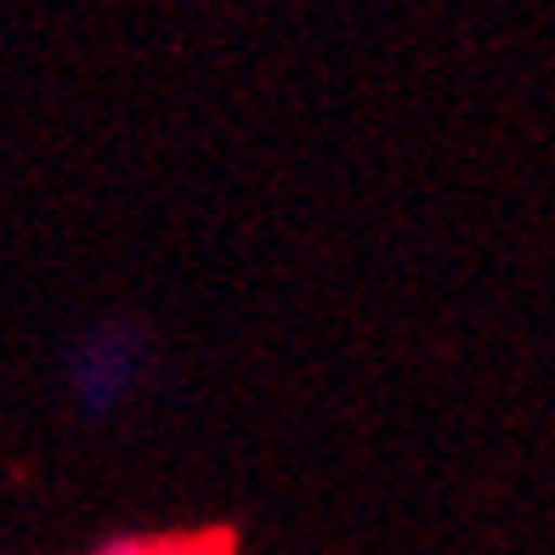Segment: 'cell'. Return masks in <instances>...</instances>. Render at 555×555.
I'll return each instance as SVG.
<instances>
[{
	"label": "cell",
	"mask_w": 555,
	"mask_h": 555,
	"mask_svg": "<svg viewBox=\"0 0 555 555\" xmlns=\"http://www.w3.org/2000/svg\"><path fill=\"white\" fill-rule=\"evenodd\" d=\"M142 351H147V335L137 330V323H103V330H86L80 340L68 346V358H63V380H68L74 409H80L86 420L114 414L142 380Z\"/></svg>",
	"instance_id": "1"
},
{
	"label": "cell",
	"mask_w": 555,
	"mask_h": 555,
	"mask_svg": "<svg viewBox=\"0 0 555 555\" xmlns=\"http://www.w3.org/2000/svg\"><path fill=\"white\" fill-rule=\"evenodd\" d=\"M96 555H216L205 539H114Z\"/></svg>",
	"instance_id": "2"
}]
</instances>
